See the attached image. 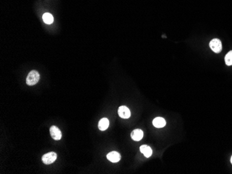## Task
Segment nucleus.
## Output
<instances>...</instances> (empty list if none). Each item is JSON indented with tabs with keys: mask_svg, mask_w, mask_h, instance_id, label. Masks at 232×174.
Masks as SVG:
<instances>
[{
	"mask_svg": "<svg viewBox=\"0 0 232 174\" xmlns=\"http://www.w3.org/2000/svg\"><path fill=\"white\" fill-rule=\"evenodd\" d=\"M166 124V121L163 117H156L153 120V125L156 128H163Z\"/></svg>",
	"mask_w": 232,
	"mask_h": 174,
	"instance_id": "6e6552de",
	"label": "nucleus"
},
{
	"mask_svg": "<svg viewBox=\"0 0 232 174\" xmlns=\"http://www.w3.org/2000/svg\"><path fill=\"white\" fill-rule=\"evenodd\" d=\"M118 115L122 119H128L130 117L131 112L126 106H122L118 108Z\"/></svg>",
	"mask_w": 232,
	"mask_h": 174,
	"instance_id": "39448f33",
	"label": "nucleus"
},
{
	"mask_svg": "<svg viewBox=\"0 0 232 174\" xmlns=\"http://www.w3.org/2000/svg\"><path fill=\"white\" fill-rule=\"evenodd\" d=\"M39 80H40L39 73L35 70H32L30 71L29 74H28V76H27V79H26V83L27 85H29V86H32V85H34L36 83H38V82L39 81Z\"/></svg>",
	"mask_w": 232,
	"mask_h": 174,
	"instance_id": "f257e3e1",
	"label": "nucleus"
},
{
	"mask_svg": "<svg viewBox=\"0 0 232 174\" xmlns=\"http://www.w3.org/2000/svg\"><path fill=\"white\" fill-rule=\"evenodd\" d=\"M50 134L54 140H60L61 139L62 134L60 129L55 126H52L50 128Z\"/></svg>",
	"mask_w": 232,
	"mask_h": 174,
	"instance_id": "20e7f679",
	"label": "nucleus"
},
{
	"mask_svg": "<svg viewBox=\"0 0 232 174\" xmlns=\"http://www.w3.org/2000/svg\"><path fill=\"white\" fill-rule=\"evenodd\" d=\"M140 151L146 157H150L152 154V150L147 145H142L140 147Z\"/></svg>",
	"mask_w": 232,
	"mask_h": 174,
	"instance_id": "9d476101",
	"label": "nucleus"
},
{
	"mask_svg": "<svg viewBox=\"0 0 232 174\" xmlns=\"http://www.w3.org/2000/svg\"><path fill=\"white\" fill-rule=\"evenodd\" d=\"M225 63L226 65L231 66L232 65V51H230L226 55L225 58Z\"/></svg>",
	"mask_w": 232,
	"mask_h": 174,
	"instance_id": "f8f14e48",
	"label": "nucleus"
},
{
	"mask_svg": "<svg viewBox=\"0 0 232 174\" xmlns=\"http://www.w3.org/2000/svg\"><path fill=\"white\" fill-rule=\"evenodd\" d=\"M43 20L44 22L46 23L47 24H51L53 23L54 22V17L51 13H45V14L43 15Z\"/></svg>",
	"mask_w": 232,
	"mask_h": 174,
	"instance_id": "9b49d317",
	"label": "nucleus"
},
{
	"mask_svg": "<svg viewBox=\"0 0 232 174\" xmlns=\"http://www.w3.org/2000/svg\"><path fill=\"white\" fill-rule=\"evenodd\" d=\"M143 132L142 130L140 129H135L134 131L131 132V137L132 138V140H134V141H140L142 140V138L143 137Z\"/></svg>",
	"mask_w": 232,
	"mask_h": 174,
	"instance_id": "0eeeda50",
	"label": "nucleus"
},
{
	"mask_svg": "<svg viewBox=\"0 0 232 174\" xmlns=\"http://www.w3.org/2000/svg\"><path fill=\"white\" fill-rule=\"evenodd\" d=\"M109 126V120L107 118H102V119L99 121L98 127L99 129L102 131H106Z\"/></svg>",
	"mask_w": 232,
	"mask_h": 174,
	"instance_id": "1a4fd4ad",
	"label": "nucleus"
},
{
	"mask_svg": "<svg viewBox=\"0 0 232 174\" xmlns=\"http://www.w3.org/2000/svg\"><path fill=\"white\" fill-rule=\"evenodd\" d=\"M210 47L212 49V51H213L215 53H220L222 51V42L219 39L215 38L213 39L209 43Z\"/></svg>",
	"mask_w": 232,
	"mask_h": 174,
	"instance_id": "7ed1b4c3",
	"label": "nucleus"
},
{
	"mask_svg": "<svg viewBox=\"0 0 232 174\" xmlns=\"http://www.w3.org/2000/svg\"><path fill=\"white\" fill-rule=\"evenodd\" d=\"M231 164H232V156L231 157Z\"/></svg>",
	"mask_w": 232,
	"mask_h": 174,
	"instance_id": "ddd939ff",
	"label": "nucleus"
},
{
	"mask_svg": "<svg viewBox=\"0 0 232 174\" xmlns=\"http://www.w3.org/2000/svg\"><path fill=\"white\" fill-rule=\"evenodd\" d=\"M57 158V155L54 152H49L46 153L42 157V161L44 164H52Z\"/></svg>",
	"mask_w": 232,
	"mask_h": 174,
	"instance_id": "f03ea898",
	"label": "nucleus"
},
{
	"mask_svg": "<svg viewBox=\"0 0 232 174\" xmlns=\"http://www.w3.org/2000/svg\"><path fill=\"white\" fill-rule=\"evenodd\" d=\"M107 159L111 162H119L121 159V156L118 152L112 151L110 152L109 153L107 154Z\"/></svg>",
	"mask_w": 232,
	"mask_h": 174,
	"instance_id": "423d86ee",
	"label": "nucleus"
}]
</instances>
